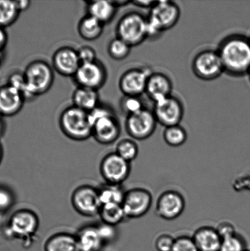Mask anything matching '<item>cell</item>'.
Listing matches in <instances>:
<instances>
[{"label":"cell","mask_w":250,"mask_h":251,"mask_svg":"<svg viewBox=\"0 0 250 251\" xmlns=\"http://www.w3.org/2000/svg\"><path fill=\"white\" fill-rule=\"evenodd\" d=\"M120 108L122 112L128 116L140 111L144 107L139 97L124 96L120 102Z\"/></svg>","instance_id":"obj_32"},{"label":"cell","mask_w":250,"mask_h":251,"mask_svg":"<svg viewBox=\"0 0 250 251\" xmlns=\"http://www.w3.org/2000/svg\"><path fill=\"white\" fill-rule=\"evenodd\" d=\"M77 53L81 64L92 63L97 60L96 52L91 47H81L77 50Z\"/></svg>","instance_id":"obj_38"},{"label":"cell","mask_w":250,"mask_h":251,"mask_svg":"<svg viewBox=\"0 0 250 251\" xmlns=\"http://www.w3.org/2000/svg\"><path fill=\"white\" fill-rule=\"evenodd\" d=\"M171 251H199L192 237L180 236L175 238V243Z\"/></svg>","instance_id":"obj_35"},{"label":"cell","mask_w":250,"mask_h":251,"mask_svg":"<svg viewBox=\"0 0 250 251\" xmlns=\"http://www.w3.org/2000/svg\"><path fill=\"white\" fill-rule=\"evenodd\" d=\"M175 238L168 233H161L156 238L155 248L158 251H171L175 243Z\"/></svg>","instance_id":"obj_37"},{"label":"cell","mask_w":250,"mask_h":251,"mask_svg":"<svg viewBox=\"0 0 250 251\" xmlns=\"http://www.w3.org/2000/svg\"><path fill=\"white\" fill-rule=\"evenodd\" d=\"M59 124L63 134L68 139L83 141L92 137V128L88 112L74 105L63 110Z\"/></svg>","instance_id":"obj_4"},{"label":"cell","mask_w":250,"mask_h":251,"mask_svg":"<svg viewBox=\"0 0 250 251\" xmlns=\"http://www.w3.org/2000/svg\"><path fill=\"white\" fill-rule=\"evenodd\" d=\"M192 69L198 78L206 81L216 79L224 72L217 50H205L198 53L193 59Z\"/></svg>","instance_id":"obj_9"},{"label":"cell","mask_w":250,"mask_h":251,"mask_svg":"<svg viewBox=\"0 0 250 251\" xmlns=\"http://www.w3.org/2000/svg\"><path fill=\"white\" fill-rule=\"evenodd\" d=\"M192 239L199 251H219L222 239L216 228L203 226L195 230Z\"/></svg>","instance_id":"obj_20"},{"label":"cell","mask_w":250,"mask_h":251,"mask_svg":"<svg viewBox=\"0 0 250 251\" xmlns=\"http://www.w3.org/2000/svg\"><path fill=\"white\" fill-rule=\"evenodd\" d=\"M153 112L158 124L165 127L180 125L184 114L182 102L172 95L154 102Z\"/></svg>","instance_id":"obj_13"},{"label":"cell","mask_w":250,"mask_h":251,"mask_svg":"<svg viewBox=\"0 0 250 251\" xmlns=\"http://www.w3.org/2000/svg\"><path fill=\"white\" fill-rule=\"evenodd\" d=\"M247 250L246 243L238 234L222 240L219 251H245Z\"/></svg>","instance_id":"obj_33"},{"label":"cell","mask_w":250,"mask_h":251,"mask_svg":"<svg viewBox=\"0 0 250 251\" xmlns=\"http://www.w3.org/2000/svg\"><path fill=\"white\" fill-rule=\"evenodd\" d=\"M224 72L239 77L250 71V41L244 37H227L218 49Z\"/></svg>","instance_id":"obj_1"},{"label":"cell","mask_w":250,"mask_h":251,"mask_svg":"<svg viewBox=\"0 0 250 251\" xmlns=\"http://www.w3.org/2000/svg\"><path fill=\"white\" fill-rule=\"evenodd\" d=\"M74 106L89 112L100 104L98 91L91 88L78 87L72 95Z\"/></svg>","instance_id":"obj_23"},{"label":"cell","mask_w":250,"mask_h":251,"mask_svg":"<svg viewBox=\"0 0 250 251\" xmlns=\"http://www.w3.org/2000/svg\"><path fill=\"white\" fill-rule=\"evenodd\" d=\"M21 13L15 1L0 0V27L6 28L16 22Z\"/></svg>","instance_id":"obj_28"},{"label":"cell","mask_w":250,"mask_h":251,"mask_svg":"<svg viewBox=\"0 0 250 251\" xmlns=\"http://www.w3.org/2000/svg\"><path fill=\"white\" fill-rule=\"evenodd\" d=\"M28 88L29 100L45 94L52 87L55 75L45 61L37 60L27 65L23 72Z\"/></svg>","instance_id":"obj_5"},{"label":"cell","mask_w":250,"mask_h":251,"mask_svg":"<svg viewBox=\"0 0 250 251\" xmlns=\"http://www.w3.org/2000/svg\"><path fill=\"white\" fill-rule=\"evenodd\" d=\"M52 65L61 75L73 77L81 65L77 50L68 46L59 48L53 53Z\"/></svg>","instance_id":"obj_17"},{"label":"cell","mask_w":250,"mask_h":251,"mask_svg":"<svg viewBox=\"0 0 250 251\" xmlns=\"http://www.w3.org/2000/svg\"><path fill=\"white\" fill-rule=\"evenodd\" d=\"M25 99L21 92L6 84L0 87V115L3 117L19 114L23 107Z\"/></svg>","instance_id":"obj_18"},{"label":"cell","mask_w":250,"mask_h":251,"mask_svg":"<svg viewBox=\"0 0 250 251\" xmlns=\"http://www.w3.org/2000/svg\"><path fill=\"white\" fill-rule=\"evenodd\" d=\"M97 190L102 205L109 203L122 204L126 192L121 184L107 183L97 188Z\"/></svg>","instance_id":"obj_27"},{"label":"cell","mask_w":250,"mask_h":251,"mask_svg":"<svg viewBox=\"0 0 250 251\" xmlns=\"http://www.w3.org/2000/svg\"><path fill=\"white\" fill-rule=\"evenodd\" d=\"M151 69L133 68L126 71L120 78L119 87L124 96L139 97L146 92L147 82L153 74Z\"/></svg>","instance_id":"obj_15"},{"label":"cell","mask_w":250,"mask_h":251,"mask_svg":"<svg viewBox=\"0 0 250 251\" xmlns=\"http://www.w3.org/2000/svg\"><path fill=\"white\" fill-rule=\"evenodd\" d=\"M104 24L94 17L87 14L80 20L78 25V32L81 38L86 41L96 40L102 35Z\"/></svg>","instance_id":"obj_25"},{"label":"cell","mask_w":250,"mask_h":251,"mask_svg":"<svg viewBox=\"0 0 250 251\" xmlns=\"http://www.w3.org/2000/svg\"><path fill=\"white\" fill-rule=\"evenodd\" d=\"M163 139L171 147H179L184 144L187 139V133L180 125L165 127Z\"/></svg>","instance_id":"obj_29"},{"label":"cell","mask_w":250,"mask_h":251,"mask_svg":"<svg viewBox=\"0 0 250 251\" xmlns=\"http://www.w3.org/2000/svg\"><path fill=\"white\" fill-rule=\"evenodd\" d=\"M92 128V137L102 145L114 144L121 134V126L111 108L99 104L88 112Z\"/></svg>","instance_id":"obj_2"},{"label":"cell","mask_w":250,"mask_h":251,"mask_svg":"<svg viewBox=\"0 0 250 251\" xmlns=\"http://www.w3.org/2000/svg\"><path fill=\"white\" fill-rule=\"evenodd\" d=\"M71 202L75 210L86 217L99 215L102 206L97 188L88 185L76 188L71 196Z\"/></svg>","instance_id":"obj_10"},{"label":"cell","mask_w":250,"mask_h":251,"mask_svg":"<svg viewBox=\"0 0 250 251\" xmlns=\"http://www.w3.org/2000/svg\"><path fill=\"white\" fill-rule=\"evenodd\" d=\"M131 48L132 47L126 42L116 37L110 42L108 47V52L111 58L114 60H122L129 56Z\"/></svg>","instance_id":"obj_31"},{"label":"cell","mask_w":250,"mask_h":251,"mask_svg":"<svg viewBox=\"0 0 250 251\" xmlns=\"http://www.w3.org/2000/svg\"><path fill=\"white\" fill-rule=\"evenodd\" d=\"M250 251V250H247H247H246V251Z\"/></svg>","instance_id":"obj_48"},{"label":"cell","mask_w":250,"mask_h":251,"mask_svg":"<svg viewBox=\"0 0 250 251\" xmlns=\"http://www.w3.org/2000/svg\"><path fill=\"white\" fill-rule=\"evenodd\" d=\"M102 223L116 227L127 219L122 204L109 203L102 205L99 213Z\"/></svg>","instance_id":"obj_26"},{"label":"cell","mask_w":250,"mask_h":251,"mask_svg":"<svg viewBox=\"0 0 250 251\" xmlns=\"http://www.w3.org/2000/svg\"><path fill=\"white\" fill-rule=\"evenodd\" d=\"M73 77L78 87L98 91L106 82L107 73L104 65L96 60L92 63L81 64Z\"/></svg>","instance_id":"obj_14"},{"label":"cell","mask_w":250,"mask_h":251,"mask_svg":"<svg viewBox=\"0 0 250 251\" xmlns=\"http://www.w3.org/2000/svg\"><path fill=\"white\" fill-rule=\"evenodd\" d=\"M44 251H80L76 235L58 233L51 235L44 245Z\"/></svg>","instance_id":"obj_22"},{"label":"cell","mask_w":250,"mask_h":251,"mask_svg":"<svg viewBox=\"0 0 250 251\" xmlns=\"http://www.w3.org/2000/svg\"><path fill=\"white\" fill-rule=\"evenodd\" d=\"M7 41H8V36H7V32L5 30V28L0 27V53L6 48Z\"/></svg>","instance_id":"obj_41"},{"label":"cell","mask_w":250,"mask_h":251,"mask_svg":"<svg viewBox=\"0 0 250 251\" xmlns=\"http://www.w3.org/2000/svg\"><path fill=\"white\" fill-rule=\"evenodd\" d=\"M39 225V218L35 213L27 209H22L12 214L5 232L9 237L26 242L36 235Z\"/></svg>","instance_id":"obj_7"},{"label":"cell","mask_w":250,"mask_h":251,"mask_svg":"<svg viewBox=\"0 0 250 251\" xmlns=\"http://www.w3.org/2000/svg\"><path fill=\"white\" fill-rule=\"evenodd\" d=\"M2 156H3V150H2L1 145L0 144V164L2 161Z\"/></svg>","instance_id":"obj_46"},{"label":"cell","mask_w":250,"mask_h":251,"mask_svg":"<svg viewBox=\"0 0 250 251\" xmlns=\"http://www.w3.org/2000/svg\"><path fill=\"white\" fill-rule=\"evenodd\" d=\"M180 7L171 1H157L151 9L148 20V39L156 38L163 31L177 24L180 18Z\"/></svg>","instance_id":"obj_3"},{"label":"cell","mask_w":250,"mask_h":251,"mask_svg":"<svg viewBox=\"0 0 250 251\" xmlns=\"http://www.w3.org/2000/svg\"><path fill=\"white\" fill-rule=\"evenodd\" d=\"M185 208L183 196L178 191L168 190L159 196L156 205L157 215L164 220L172 221L180 217Z\"/></svg>","instance_id":"obj_16"},{"label":"cell","mask_w":250,"mask_h":251,"mask_svg":"<svg viewBox=\"0 0 250 251\" xmlns=\"http://www.w3.org/2000/svg\"><path fill=\"white\" fill-rule=\"evenodd\" d=\"M114 2L115 6L116 7L117 6H123V5H126L127 3H130V2H132L131 1H113Z\"/></svg>","instance_id":"obj_45"},{"label":"cell","mask_w":250,"mask_h":251,"mask_svg":"<svg viewBox=\"0 0 250 251\" xmlns=\"http://www.w3.org/2000/svg\"><path fill=\"white\" fill-rule=\"evenodd\" d=\"M173 83L167 75L161 73H153L147 82L146 93L154 102L171 96Z\"/></svg>","instance_id":"obj_19"},{"label":"cell","mask_w":250,"mask_h":251,"mask_svg":"<svg viewBox=\"0 0 250 251\" xmlns=\"http://www.w3.org/2000/svg\"><path fill=\"white\" fill-rule=\"evenodd\" d=\"M4 118L0 115V139L3 136L6 129V122H5Z\"/></svg>","instance_id":"obj_44"},{"label":"cell","mask_w":250,"mask_h":251,"mask_svg":"<svg viewBox=\"0 0 250 251\" xmlns=\"http://www.w3.org/2000/svg\"><path fill=\"white\" fill-rule=\"evenodd\" d=\"M7 84L21 92L26 100H29L28 88L23 73L15 72L9 75Z\"/></svg>","instance_id":"obj_34"},{"label":"cell","mask_w":250,"mask_h":251,"mask_svg":"<svg viewBox=\"0 0 250 251\" xmlns=\"http://www.w3.org/2000/svg\"><path fill=\"white\" fill-rule=\"evenodd\" d=\"M153 204V196L148 189L135 188L126 192L122 203L127 218L143 217L148 212Z\"/></svg>","instance_id":"obj_12"},{"label":"cell","mask_w":250,"mask_h":251,"mask_svg":"<svg viewBox=\"0 0 250 251\" xmlns=\"http://www.w3.org/2000/svg\"><path fill=\"white\" fill-rule=\"evenodd\" d=\"M114 152L122 159L131 162L138 156V145L133 139H124L117 143Z\"/></svg>","instance_id":"obj_30"},{"label":"cell","mask_w":250,"mask_h":251,"mask_svg":"<svg viewBox=\"0 0 250 251\" xmlns=\"http://www.w3.org/2000/svg\"><path fill=\"white\" fill-rule=\"evenodd\" d=\"M13 193L8 188L0 186V213H5L11 209L14 203Z\"/></svg>","instance_id":"obj_36"},{"label":"cell","mask_w":250,"mask_h":251,"mask_svg":"<svg viewBox=\"0 0 250 251\" xmlns=\"http://www.w3.org/2000/svg\"><path fill=\"white\" fill-rule=\"evenodd\" d=\"M76 237L80 251H100L105 245L97 226H88L81 228Z\"/></svg>","instance_id":"obj_21"},{"label":"cell","mask_w":250,"mask_h":251,"mask_svg":"<svg viewBox=\"0 0 250 251\" xmlns=\"http://www.w3.org/2000/svg\"><path fill=\"white\" fill-rule=\"evenodd\" d=\"M97 228L100 237H101L105 244L108 242H112L116 238L117 236L116 227L102 223L101 225L98 226Z\"/></svg>","instance_id":"obj_39"},{"label":"cell","mask_w":250,"mask_h":251,"mask_svg":"<svg viewBox=\"0 0 250 251\" xmlns=\"http://www.w3.org/2000/svg\"><path fill=\"white\" fill-rule=\"evenodd\" d=\"M87 11L88 14L105 25L109 23L114 18L116 7L113 1H91L88 2Z\"/></svg>","instance_id":"obj_24"},{"label":"cell","mask_w":250,"mask_h":251,"mask_svg":"<svg viewBox=\"0 0 250 251\" xmlns=\"http://www.w3.org/2000/svg\"><path fill=\"white\" fill-rule=\"evenodd\" d=\"M158 124L153 112L144 107L140 111L127 116L125 127L132 139L143 140L154 134Z\"/></svg>","instance_id":"obj_8"},{"label":"cell","mask_w":250,"mask_h":251,"mask_svg":"<svg viewBox=\"0 0 250 251\" xmlns=\"http://www.w3.org/2000/svg\"><path fill=\"white\" fill-rule=\"evenodd\" d=\"M132 2L136 6L151 9L156 4L157 1H134Z\"/></svg>","instance_id":"obj_43"},{"label":"cell","mask_w":250,"mask_h":251,"mask_svg":"<svg viewBox=\"0 0 250 251\" xmlns=\"http://www.w3.org/2000/svg\"><path fill=\"white\" fill-rule=\"evenodd\" d=\"M16 6L20 12L26 11L30 6L31 1L28 0H21V1H15Z\"/></svg>","instance_id":"obj_42"},{"label":"cell","mask_w":250,"mask_h":251,"mask_svg":"<svg viewBox=\"0 0 250 251\" xmlns=\"http://www.w3.org/2000/svg\"><path fill=\"white\" fill-rule=\"evenodd\" d=\"M131 172V162L115 152L107 154L100 162V172L107 183L121 184L128 178Z\"/></svg>","instance_id":"obj_11"},{"label":"cell","mask_w":250,"mask_h":251,"mask_svg":"<svg viewBox=\"0 0 250 251\" xmlns=\"http://www.w3.org/2000/svg\"><path fill=\"white\" fill-rule=\"evenodd\" d=\"M2 63V53H0V66H1Z\"/></svg>","instance_id":"obj_47"},{"label":"cell","mask_w":250,"mask_h":251,"mask_svg":"<svg viewBox=\"0 0 250 251\" xmlns=\"http://www.w3.org/2000/svg\"><path fill=\"white\" fill-rule=\"evenodd\" d=\"M218 233L222 240L237 234L234 226L229 222H222L216 228Z\"/></svg>","instance_id":"obj_40"},{"label":"cell","mask_w":250,"mask_h":251,"mask_svg":"<svg viewBox=\"0 0 250 251\" xmlns=\"http://www.w3.org/2000/svg\"><path fill=\"white\" fill-rule=\"evenodd\" d=\"M116 34L130 46H138L148 39V20L138 12H129L120 19Z\"/></svg>","instance_id":"obj_6"}]
</instances>
